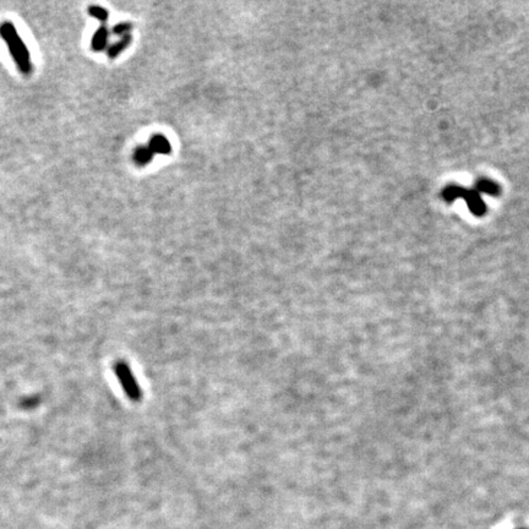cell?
<instances>
[{
    "label": "cell",
    "instance_id": "9",
    "mask_svg": "<svg viewBox=\"0 0 529 529\" xmlns=\"http://www.w3.org/2000/svg\"><path fill=\"white\" fill-rule=\"evenodd\" d=\"M87 13L90 14L92 17H94V19L99 20L100 22H102V25H105V23L109 19V11L106 10L105 8L96 7V5H92V7L88 8Z\"/></svg>",
    "mask_w": 529,
    "mask_h": 529
},
{
    "label": "cell",
    "instance_id": "6",
    "mask_svg": "<svg viewBox=\"0 0 529 529\" xmlns=\"http://www.w3.org/2000/svg\"><path fill=\"white\" fill-rule=\"evenodd\" d=\"M148 147L151 148V151L156 152V154H169L170 152V145L168 142V140L162 135H155L149 140Z\"/></svg>",
    "mask_w": 529,
    "mask_h": 529
},
{
    "label": "cell",
    "instance_id": "2",
    "mask_svg": "<svg viewBox=\"0 0 529 529\" xmlns=\"http://www.w3.org/2000/svg\"><path fill=\"white\" fill-rule=\"evenodd\" d=\"M443 198L448 203L455 201L456 198H464L467 201L469 210L472 211L474 215L482 216L485 212V204L480 197V194L474 189V190H467V189L461 188V186H448L442 192Z\"/></svg>",
    "mask_w": 529,
    "mask_h": 529
},
{
    "label": "cell",
    "instance_id": "8",
    "mask_svg": "<svg viewBox=\"0 0 529 529\" xmlns=\"http://www.w3.org/2000/svg\"><path fill=\"white\" fill-rule=\"evenodd\" d=\"M475 190L479 194L480 192H485V194L489 195H497L498 191H500L498 190V186L492 182H489V180H480V182L476 183Z\"/></svg>",
    "mask_w": 529,
    "mask_h": 529
},
{
    "label": "cell",
    "instance_id": "3",
    "mask_svg": "<svg viewBox=\"0 0 529 529\" xmlns=\"http://www.w3.org/2000/svg\"><path fill=\"white\" fill-rule=\"evenodd\" d=\"M114 371L117 377L119 379V381H120L121 386L124 388L125 393L128 394V397H129L130 399L135 400V402L141 399V388H140L139 384H137L135 377H134L130 366L125 362H123V360H120V362L115 363Z\"/></svg>",
    "mask_w": 529,
    "mask_h": 529
},
{
    "label": "cell",
    "instance_id": "1",
    "mask_svg": "<svg viewBox=\"0 0 529 529\" xmlns=\"http://www.w3.org/2000/svg\"><path fill=\"white\" fill-rule=\"evenodd\" d=\"M0 36H2V38L4 39V42L7 43L9 52H10V54L13 56L14 62L16 64L17 69L20 70L21 74L31 75V54H30L29 49H27L26 44L23 43V41L21 39L19 33H17L14 23L9 22V21H4V22L0 25Z\"/></svg>",
    "mask_w": 529,
    "mask_h": 529
},
{
    "label": "cell",
    "instance_id": "4",
    "mask_svg": "<svg viewBox=\"0 0 529 529\" xmlns=\"http://www.w3.org/2000/svg\"><path fill=\"white\" fill-rule=\"evenodd\" d=\"M108 38H109V31L108 27L106 25H100L98 29L94 32L92 42H91V48L93 52H102L107 48L108 44Z\"/></svg>",
    "mask_w": 529,
    "mask_h": 529
},
{
    "label": "cell",
    "instance_id": "5",
    "mask_svg": "<svg viewBox=\"0 0 529 529\" xmlns=\"http://www.w3.org/2000/svg\"><path fill=\"white\" fill-rule=\"evenodd\" d=\"M131 39H133V37H131L130 35L124 36L123 38L119 39L118 42H115L114 44H112L111 47L108 48V51H107V57H108L109 59H114V58H117L119 54L123 53V52L127 49L128 47H129L131 43Z\"/></svg>",
    "mask_w": 529,
    "mask_h": 529
},
{
    "label": "cell",
    "instance_id": "7",
    "mask_svg": "<svg viewBox=\"0 0 529 529\" xmlns=\"http://www.w3.org/2000/svg\"><path fill=\"white\" fill-rule=\"evenodd\" d=\"M152 157H154V152L151 151L148 146H141L134 152V161L139 166H145V164L149 163L152 161Z\"/></svg>",
    "mask_w": 529,
    "mask_h": 529
},
{
    "label": "cell",
    "instance_id": "10",
    "mask_svg": "<svg viewBox=\"0 0 529 529\" xmlns=\"http://www.w3.org/2000/svg\"><path fill=\"white\" fill-rule=\"evenodd\" d=\"M133 30V23L131 22H120L118 23V25H115L114 27H113V33L117 36H127L129 35V32Z\"/></svg>",
    "mask_w": 529,
    "mask_h": 529
},
{
    "label": "cell",
    "instance_id": "11",
    "mask_svg": "<svg viewBox=\"0 0 529 529\" xmlns=\"http://www.w3.org/2000/svg\"><path fill=\"white\" fill-rule=\"evenodd\" d=\"M522 529H525V528H522Z\"/></svg>",
    "mask_w": 529,
    "mask_h": 529
}]
</instances>
